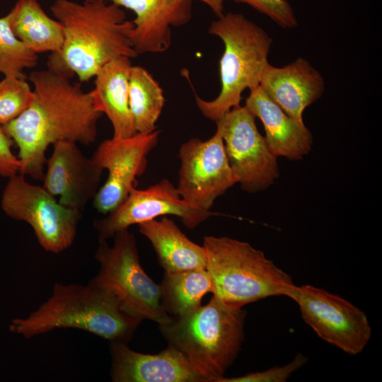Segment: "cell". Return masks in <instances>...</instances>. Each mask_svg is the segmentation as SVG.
I'll use <instances>...</instances> for the list:
<instances>
[{
	"label": "cell",
	"mask_w": 382,
	"mask_h": 382,
	"mask_svg": "<svg viewBox=\"0 0 382 382\" xmlns=\"http://www.w3.org/2000/svg\"><path fill=\"white\" fill-rule=\"evenodd\" d=\"M37 60V54L13 33L8 13L0 18V73L25 79L23 71L34 67Z\"/></svg>",
	"instance_id": "cell-24"
},
{
	"label": "cell",
	"mask_w": 382,
	"mask_h": 382,
	"mask_svg": "<svg viewBox=\"0 0 382 382\" xmlns=\"http://www.w3.org/2000/svg\"><path fill=\"white\" fill-rule=\"evenodd\" d=\"M259 86L289 116L301 122L305 109L325 90L321 74L301 57L283 67L268 64Z\"/></svg>",
	"instance_id": "cell-17"
},
{
	"label": "cell",
	"mask_w": 382,
	"mask_h": 382,
	"mask_svg": "<svg viewBox=\"0 0 382 382\" xmlns=\"http://www.w3.org/2000/svg\"><path fill=\"white\" fill-rule=\"evenodd\" d=\"M308 357L298 353L289 363L277 366L265 371L247 374L237 377H222L218 382H285L291 376L303 366Z\"/></svg>",
	"instance_id": "cell-26"
},
{
	"label": "cell",
	"mask_w": 382,
	"mask_h": 382,
	"mask_svg": "<svg viewBox=\"0 0 382 382\" xmlns=\"http://www.w3.org/2000/svg\"><path fill=\"white\" fill-rule=\"evenodd\" d=\"M216 123L241 189L256 193L272 185L280 175L277 157L259 132L254 115L245 105H239Z\"/></svg>",
	"instance_id": "cell-10"
},
{
	"label": "cell",
	"mask_w": 382,
	"mask_h": 382,
	"mask_svg": "<svg viewBox=\"0 0 382 382\" xmlns=\"http://www.w3.org/2000/svg\"><path fill=\"white\" fill-rule=\"evenodd\" d=\"M113 239L111 246L98 241L94 257L99 270L89 282L141 320L159 326L170 322L173 317L162 306L159 284L141 267L134 235L128 228L117 232Z\"/></svg>",
	"instance_id": "cell-7"
},
{
	"label": "cell",
	"mask_w": 382,
	"mask_h": 382,
	"mask_svg": "<svg viewBox=\"0 0 382 382\" xmlns=\"http://www.w3.org/2000/svg\"><path fill=\"white\" fill-rule=\"evenodd\" d=\"M209 33L219 37L224 50L219 62L221 91L212 100L195 94L201 113L215 122L240 105L242 93L260 85L272 39L243 14L228 13L213 21Z\"/></svg>",
	"instance_id": "cell-6"
},
{
	"label": "cell",
	"mask_w": 382,
	"mask_h": 382,
	"mask_svg": "<svg viewBox=\"0 0 382 382\" xmlns=\"http://www.w3.org/2000/svg\"><path fill=\"white\" fill-rule=\"evenodd\" d=\"M139 231L151 243L165 272L206 269L204 247L190 241L166 216L141 223Z\"/></svg>",
	"instance_id": "cell-20"
},
{
	"label": "cell",
	"mask_w": 382,
	"mask_h": 382,
	"mask_svg": "<svg viewBox=\"0 0 382 382\" xmlns=\"http://www.w3.org/2000/svg\"><path fill=\"white\" fill-rule=\"evenodd\" d=\"M29 80L34 93L31 104L3 127L18 148V173L42 180L47 147L62 141L93 143L103 113L91 91L54 71H34Z\"/></svg>",
	"instance_id": "cell-1"
},
{
	"label": "cell",
	"mask_w": 382,
	"mask_h": 382,
	"mask_svg": "<svg viewBox=\"0 0 382 382\" xmlns=\"http://www.w3.org/2000/svg\"><path fill=\"white\" fill-rule=\"evenodd\" d=\"M8 13L15 35L37 54L62 48V25L46 13L37 0H18Z\"/></svg>",
	"instance_id": "cell-21"
},
{
	"label": "cell",
	"mask_w": 382,
	"mask_h": 382,
	"mask_svg": "<svg viewBox=\"0 0 382 382\" xmlns=\"http://www.w3.org/2000/svg\"><path fill=\"white\" fill-rule=\"evenodd\" d=\"M245 106L261 120L265 140L277 158L299 161L311 152L313 135L304 122L289 116L260 86L250 90Z\"/></svg>",
	"instance_id": "cell-18"
},
{
	"label": "cell",
	"mask_w": 382,
	"mask_h": 382,
	"mask_svg": "<svg viewBox=\"0 0 382 382\" xmlns=\"http://www.w3.org/2000/svg\"><path fill=\"white\" fill-rule=\"evenodd\" d=\"M167 215L179 217L185 227L193 229L213 213L188 203L169 180L162 179L144 190L134 187L119 207L105 217L95 219L93 226L98 241H107L132 225Z\"/></svg>",
	"instance_id": "cell-13"
},
{
	"label": "cell",
	"mask_w": 382,
	"mask_h": 382,
	"mask_svg": "<svg viewBox=\"0 0 382 382\" xmlns=\"http://www.w3.org/2000/svg\"><path fill=\"white\" fill-rule=\"evenodd\" d=\"M142 320L90 282L55 283L47 299L26 317L12 319L8 329L29 339L57 329L74 328L110 342L127 343Z\"/></svg>",
	"instance_id": "cell-3"
},
{
	"label": "cell",
	"mask_w": 382,
	"mask_h": 382,
	"mask_svg": "<svg viewBox=\"0 0 382 382\" xmlns=\"http://www.w3.org/2000/svg\"><path fill=\"white\" fill-rule=\"evenodd\" d=\"M13 144V139L0 125V175L7 178L19 173L20 162L11 149Z\"/></svg>",
	"instance_id": "cell-28"
},
{
	"label": "cell",
	"mask_w": 382,
	"mask_h": 382,
	"mask_svg": "<svg viewBox=\"0 0 382 382\" xmlns=\"http://www.w3.org/2000/svg\"><path fill=\"white\" fill-rule=\"evenodd\" d=\"M160 133L156 128L129 137L112 136L98 145L91 158L108 171L106 181L93 199L98 212L108 214L115 209L135 187L136 178L146 170L148 155L156 146Z\"/></svg>",
	"instance_id": "cell-12"
},
{
	"label": "cell",
	"mask_w": 382,
	"mask_h": 382,
	"mask_svg": "<svg viewBox=\"0 0 382 382\" xmlns=\"http://www.w3.org/2000/svg\"><path fill=\"white\" fill-rule=\"evenodd\" d=\"M214 296L227 306L243 308L267 297L289 296L291 277L250 243L227 236L203 238Z\"/></svg>",
	"instance_id": "cell-5"
},
{
	"label": "cell",
	"mask_w": 382,
	"mask_h": 382,
	"mask_svg": "<svg viewBox=\"0 0 382 382\" xmlns=\"http://www.w3.org/2000/svg\"><path fill=\"white\" fill-rule=\"evenodd\" d=\"M1 207L10 218L28 224L47 252L60 253L75 240L81 211L62 204L42 186L28 182L23 174L8 178Z\"/></svg>",
	"instance_id": "cell-8"
},
{
	"label": "cell",
	"mask_w": 382,
	"mask_h": 382,
	"mask_svg": "<svg viewBox=\"0 0 382 382\" xmlns=\"http://www.w3.org/2000/svg\"><path fill=\"white\" fill-rule=\"evenodd\" d=\"M163 91L144 68L132 66L129 76V104L137 133L156 129L164 106Z\"/></svg>",
	"instance_id": "cell-23"
},
{
	"label": "cell",
	"mask_w": 382,
	"mask_h": 382,
	"mask_svg": "<svg viewBox=\"0 0 382 382\" xmlns=\"http://www.w3.org/2000/svg\"><path fill=\"white\" fill-rule=\"evenodd\" d=\"M50 11L62 25L64 42L49 56L47 69L86 82L112 60L138 56L131 38L134 23L122 8L97 0H54Z\"/></svg>",
	"instance_id": "cell-2"
},
{
	"label": "cell",
	"mask_w": 382,
	"mask_h": 382,
	"mask_svg": "<svg viewBox=\"0 0 382 382\" xmlns=\"http://www.w3.org/2000/svg\"><path fill=\"white\" fill-rule=\"evenodd\" d=\"M42 187L59 202L81 211L100 188L103 170L81 151L77 143L67 141L53 144L46 162Z\"/></svg>",
	"instance_id": "cell-14"
},
{
	"label": "cell",
	"mask_w": 382,
	"mask_h": 382,
	"mask_svg": "<svg viewBox=\"0 0 382 382\" xmlns=\"http://www.w3.org/2000/svg\"><path fill=\"white\" fill-rule=\"evenodd\" d=\"M246 4L267 16L278 25L292 28L298 25L294 11L287 0H232Z\"/></svg>",
	"instance_id": "cell-27"
},
{
	"label": "cell",
	"mask_w": 382,
	"mask_h": 382,
	"mask_svg": "<svg viewBox=\"0 0 382 382\" xmlns=\"http://www.w3.org/2000/svg\"><path fill=\"white\" fill-rule=\"evenodd\" d=\"M177 190L188 203L210 211L215 200L238 183L220 131L209 139L192 138L181 144Z\"/></svg>",
	"instance_id": "cell-11"
},
{
	"label": "cell",
	"mask_w": 382,
	"mask_h": 382,
	"mask_svg": "<svg viewBox=\"0 0 382 382\" xmlns=\"http://www.w3.org/2000/svg\"><path fill=\"white\" fill-rule=\"evenodd\" d=\"M131 59L120 57L103 66L94 76L91 91L96 108L105 114L113 137H129L137 133L129 104Z\"/></svg>",
	"instance_id": "cell-19"
},
{
	"label": "cell",
	"mask_w": 382,
	"mask_h": 382,
	"mask_svg": "<svg viewBox=\"0 0 382 382\" xmlns=\"http://www.w3.org/2000/svg\"><path fill=\"white\" fill-rule=\"evenodd\" d=\"M288 297L323 341L351 356L361 353L368 345L372 335L368 316L350 301L310 284L296 285Z\"/></svg>",
	"instance_id": "cell-9"
},
{
	"label": "cell",
	"mask_w": 382,
	"mask_h": 382,
	"mask_svg": "<svg viewBox=\"0 0 382 382\" xmlns=\"http://www.w3.org/2000/svg\"><path fill=\"white\" fill-rule=\"evenodd\" d=\"M180 1H191V0H180ZM207 6L212 10L216 16L219 18L221 17L224 13V0H198Z\"/></svg>",
	"instance_id": "cell-29"
},
{
	"label": "cell",
	"mask_w": 382,
	"mask_h": 382,
	"mask_svg": "<svg viewBox=\"0 0 382 382\" xmlns=\"http://www.w3.org/2000/svg\"><path fill=\"white\" fill-rule=\"evenodd\" d=\"M132 10L131 38L138 54L161 53L172 42L171 26H181L191 18V1L180 0H97Z\"/></svg>",
	"instance_id": "cell-16"
},
{
	"label": "cell",
	"mask_w": 382,
	"mask_h": 382,
	"mask_svg": "<svg viewBox=\"0 0 382 382\" xmlns=\"http://www.w3.org/2000/svg\"><path fill=\"white\" fill-rule=\"evenodd\" d=\"M33 97V91L25 78L4 76L0 81V125L9 123L22 114Z\"/></svg>",
	"instance_id": "cell-25"
},
{
	"label": "cell",
	"mask_w": 382,
	"mask_h": 382,
	"mask_svg": "<svg viewBox=\"0 0 382 382\" xmlns=\"http://www.w3.org/2000/svg\"><path fill=\"white\" fill-rule=\"evenodd\" d=\"M159 286L162 306L173 317L197 309L204 295L212 291L211 277L206 269L165 272Z\"/></svg>",
	"instance_id": "cell-22"
},
{
	"label": "cell",
	"mask_w": 382,
	"mask_h": 382,
	"mask_svg": "<svg viewBox=\"0 0 382 382\" xmlns=\"http://www.w3.org/2000/svg\"><path fill=\"white\" fill-rule=\"evenodd\" d=\"M246 311L215 296L208 303L160 325L168 345L182 354L206 382H218L242 348Z\"/></svg>",
	"instance_id": "cell-4"
},
{
	"label": "cell",
	"mask_w": 382,
	"mask_h": 382,
	"mask_svg": "<svg viewBox=\"0 0 382 382\" xmlns=\"http://www.w3.org/2000/svg\"><path fill=\"white\" fill-rule=\"evenodd\" d=\"M113 382H206L180 352L168 345L156 354H143L127 343L110 342Z\"/></svg>",
	"instance_id": "cell-15"
}]
</instances>
